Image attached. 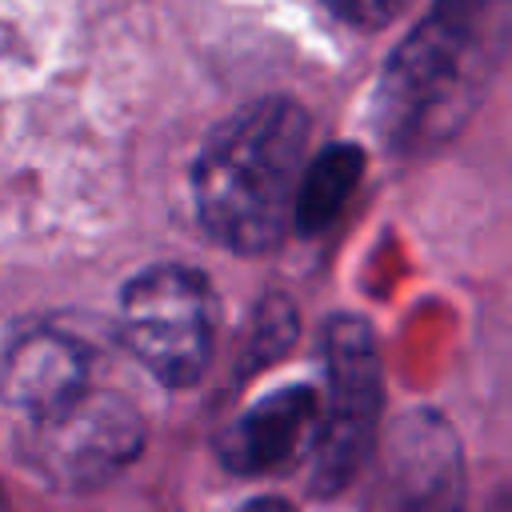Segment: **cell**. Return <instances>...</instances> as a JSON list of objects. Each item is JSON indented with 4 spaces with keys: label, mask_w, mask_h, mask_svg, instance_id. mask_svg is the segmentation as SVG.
Returning <instances> with one entry per match:
<instances>
[{
    "label": "cell",
    "mask_w": 512,
    "mask_h": 512,
    "mask_svg": "<svg viewBox=\"0 0 512 512\" xmlns=\"http://www.w3.org/2000/svg\"><path fill=\"white\" fill-rule=\"evenodd\" d=\"M512 44V0H432L388 56L372 120L392 152H424L452 140Z\"/></svg>",
    "instance_id": "1"
},
{
    "label": "cell",
    "mask_w": 512,
    "mask_h": 512,
    "mask_svg": "<svg viewBox=\"0 0 512 512\" xmlns=\"http://www.w3.org/2000/svg\"><path fill=\"white\" fill-rule=\"evenodd\" d=\"M308 136V112L288 96H268L232 112L204 140L192 192L216 244L244 256L280 244L308 164Z\"/></svg>",
    "instance_id": "2"
},
{
    "label": "cell",
    "mask_w": 512,
    "mask_h": 512,
    "mask_svg": "<svg viewBox=\"0 0 512 512\" xmlns=\"http://www.w3.org/2000/svg\"><path fill=\"white\" fill-rule=\"evenodd\" d=\"M384 408V368L372 328L360 316H332L324 324V396L312 444V492L340 496L356 472L376 456Z\"/></svg>",
    "instance_id": "3"
},
{
    "label": "cell",
    "mask_w": 512,
    "mask_h": 512,
    "mask_svg": "<svg viewBox=\"0 0 512 512\" xmlns=\"http://www.w3.org/2000/svg\"><path fill=\"white\" fill-rule=\"evenodd\" d=\"M120 336L128 352L168 388H188L212 360L216 308L196 268L160 264L128 280L120 296Z\"/></svg>",
    "instance_id": "4"
},
{
    "label": "cell",
    "mask_w": 512,
    "mask_h": 512,
    "mask_svg": "<svg viewBox=\"0 0 512 512\" xmlns=\"http://www.w3.org/2000/svg\"><path fill=\"white\" fill-rule=\"evenodd\" d=\"M144 444L140 412L112 392H84L28 420V464L56 488H92L116 476Z\"/></svg>",
    "instance_id": "5"
},
{
    "label": "cell",
    "mask_w": 512,
    "mask_h": 512,
    "mask_svg": "<svg viewBox=\"0 0 512 512\" xmlns=\"http://www.w3.org/2000/svg\"><path fill=\"white\" fill-rule=\"evenodd\" d=\"M364 512H464V452L440 412L412 408L392 420Z\"/></svg>",
    "instance_id": "6"
},
{
    "label": "cell",
    "mask_w": 512,
    "mask_h": 512,
    "mask_svg": "<svg viewBox=\"0 0 512 512\" xmlns=\"http://www.w3.org/2000/svg\"><path fill=\"white\" fill-rule=\"evenodd\" d=\"M320 424V396L308 384L276 388L256 400L224 436L220 456L236 472H276L316 444Z\"/></svg>",
    "instance_id": "7"
},
{
    "label": "cell",
    "mask_w": 512,
    "mask_h": 512,
    "mask_svg": "<svg viewBox=\"0 0 512 512\" xmlns=\"http://www.w3.org/2000/svg\"><path fill=\"white\" fill-rule=\"evenodd\" d=\"M88 388H92L88 384V352L72 336L32 332L8 352L4 392L28 420L64 408L68 400L84 396Z\"/></svg>",
    "instance_id": "8"
},
{
    "label": "cell",
    "mask_w": 512,
    "mask_h": 512,
    "mask_svg": "<svg viewBox=\"0 0 512 512\" xmlns=\"http://www.w3.org/2000/svg\"><path fill=\"white\" fill-rule=\"evenodd\" d=\"M360 176H364V148H356L348 140H336V144L320 148L316 156H308L300 188H296L292 228L304 232V236L324 232L344 212Z\"/></svg>",
    "instance_id": "9"
},
{
    "label": "cell",
    "mask_w": 512,
    "mask_h": 512,
    "mask_svg": "<svg viewBox=\"0 0 512 512\" xmlns=\"http://www.w3.org/2000/svg\"><path fill=\"white\" fill-rule=\"evenodd\" d=\"M332 16H340L344 24L352 28H364V32H376L384 24H392L396 16L408 12L412 0H324Z\"/></svg>",
    "instance_id": "10"
},
{
    "label": "cell",
    "mask_w": 512,
    "mask_h": 512,
    "mask_svg": "<svg viewBox=\"0 0 512 512\" xmlns=\"http://www.w3.org/2000/svg\"><path fill=\"white\" fill-rule=\"evenodd\" d=\"M240 512H296V504H288L284 496H256V500L244 504Z\"/></svg>",
    "instance_id": "11"
},
{
    "label": "cell",
    "mask_w": 512,
    "mask_h": 512,
    "mask_svg": "<svg viewBox=\"0 0 512 512\" xmlns=\"http://www.w3.org/2000/svg\"><path fill=\"white\" fill-rule=\"evenodd\" d=\"M492 512H512V480L504 484V492H500V500L492 504Z\"/></svg>",
    "instance_id": "12"
}]
</instances>
